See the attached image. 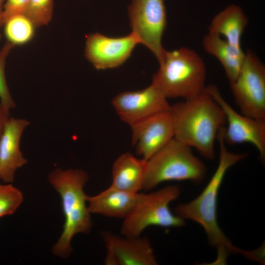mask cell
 <instances>
[{
	"label": "cell",
	"instance_id": "cell-1",
	"mask_svg": "<svg viewBox=\"0 0 265 265\" xmlns=\"http://www.w3.org/2000/svg\"><path fill=\"white\" fill-rule=\"evenodd\" d=\"M223 127L217 136L219 146L218 164L210 181L196 198L189 202L180 204L174 209V213L184 220H190L199 224L204 230L209 243L216 248V263L225 264L231 253L243 250L233 246L218 225L217 218L218 193L227 170L246 157L244 153H234L226 147L223 136Z\"/></svg>",
	"mask_w": 265,
	"mask_h": 265
},
{
	"label": "cell",
	"instance_id": "cell-2",
	"mask_svg": "<svg viewBox=\"0 0 265 265\" xmlns=\"http://www.w3.org/2000/svg\"><path fill=\"white\" fill-rule=\"evenodd\" d=\"M174 137L195 149L208 159L214 158V143L226 123L225 114L206 89L198 95L170 106Z\"/></svg>",
	"mask_w": 265,
	"mask_h": 265
},
{
	"label": "cell",
	"instance_id": "cell-3",
	"mask_svg": "<svg viewBox=\"0 0 265 265\" xmlns=\"http://www.w3.org/2000/svg\"><path fill=\"white\" fill-rule=\"evenodd\" d=\"M48 179L60 196L65 218L62 232L52 251L58 257L66 258L72 252L74 237L80 233H88L93 226L84 191L89 176L81 169L56 168L49 174Z\"/></svg>",
	"mask_w": 265,
	"mask_h": 265
},
{
	"label": "cell",
	"instance_id": "cell-4",
	"mask_svg": "<svg viewBox=\"0 0 265 265\" xmlns=\"http://www.w3.org/2000/svg\"><path fill=\"white\" fill-rule=\"evenodd\" d=\"M152 83L167 98L191 99L206 89V67L202 57L186 47L165 50Z\"/></svg>",
	"mask_w": 265,
	"mask_h": 265
},
{
	"label": "cell",
	"instance_id": "cell-5",
	"mask_svg": "<svg viewBox=\"0 0 265 265\" xmlns=\"http://www.w3.org/2000/svg\"><path fill=\"white\" fill-rule=\"evenodd\" d=\"M207 169L192 148L173 138L147 160L142 189L151 190L167 181H190L196 185L205 179Z\"/></svg>",
	"mask_w": 265,
	"mask_h": 265
},
{
	"label": "cell",
	"instance_id": "cell-6",
	"mask_svg": "<svg viewBox=\"0 0 265 265\" xmlns=\"http://www.w3.org/2000/svg\"><path fill=\"white\" fill-rule=\"evenodd\" d=\"M181 193L180 187L168 186L159 190L143 193L130 214L125 218L121 227V233L125 237L140 236L151 226L163 228L180 227L185 221L170 209V204L176 200Z\"/></svg>",
	"mask_w": 265,
	"mask_h": 265
},
{
	"label": "cell",
	"instance_id": "cell-7",
	"mask_svg": "<svg viewBox=\"0 0 265 265\" xmlns=\"http://www.w3.org/2000/svg\"><path fill=\"white\" fill-rule=\"evenodd\" d=\"M229 83L242 114L265 121V66L252 51L245 53L238 76Z\"/></svg>",
	"mask_w": 265,
	"mask_h": 265
},
{
	"label": "cell",
	"instance_id": "cell-8",
	"mask_svg": "<svg viewBox=\"0 0 265 265\" xmlns=\"http://www.w3.org/2000/svg\"><path fill=\"white\" fill-rule=\"evenodd\" d=\"M128 14L132 32L159 61L165 51L161 43L167 22L164 0H132Z\"/></svg>",
	"mask_w": 265,
	"mask_h": 265
},
{
	"label": "cell",
	"instance_id": "cell-9",
	"mask_svg": "<svg viewBox=\"0 0 265 265\" xmlns=\"http://www.w3.org/2000/svg\"><path fill=\"white\" fill-rule=\"evenodd\" d=\"M206 89L222 109L227 126L223 128L225 143L236 145L249 143L258 151L261 159H265V121L255 119L237 112L223 98L214 85Z\"/></svg>",
	"mask_w": 265,
	"mask_h": 265
},
{
	"label": "cell",
	"instance_id": "cell-10",
	"mask_svg": "<svg viewBox=\"0 0 265 265\" xmlns=\"http://www.w3.org/2000/svg\"><path fill=\"white\" fill-rule=\"evenodd\" d=\"M120 118L130 127L156 114L169 109L167 98L152 83L137 91L120 93L112 100Z\"/></svg>",
	"mask_w": 265,
	"mask_h": 265
},
{
	"label": "cell",
	"instance_id": "cell-11",
	"mask_svg": "<svg viewBox=\"0 0 265 265\" xmlns=\"http://www.w3.org/2000/svg\"><path fill=\"white\" fill-rule=\"evenodd\" d=\"M139 43L132 32L119 37H107L99 33L90 34L86 36L85 55L97 69L116 68L128 59Z\"/></svg>",
	"mask_w": 265,
	"mask_h": 265
},
{
	"label": "cell",
	"instance_id": "cell-12",
	"mask_svg": "<svg viewBox=\"0 0 265 265\" xmlns=\"http://www.w3.org/2000/svg\"><path fill=\"white\" fill-rule=\"evenodd\" d=\"M130 127L132 144L135 147L136 153L145 160L174 137V122L170 108Z\"/></svg>",
	"mask_w": 265,
	"mask_h": 265
},
{
	"label": "cell",
	"instance_id": "cell-13",
	"mask_svg": "<svg viewBox=\"0 0 265 265\" xmlns=\"http://www.w3.org/2000/svg\"><path fill=\"white\" fill-rule=\"evenodd\" d=\"M106 248V265H157L153 248L148 238L141 236L121 237L110 232L102 234Z\"/></svg>",
	"mask_w": 265,
	"mask_h": 265
},
{
	"label": "cell",
	"instance_id": "cell-14",
	"mask_svg": "<svg viewBox=\"0 0 265 265\" xmlns=\"http://www.w3.org/2000/svg\"><path fill=\"white\" fill-rule=\"evenodd\" d=\"M26 119L10 117L0 139V180L13 182L16 170L27 160L20 148V142L25 129L29 125Z\"/></svg>",
	"mask_w": 265,
	"mask_h": 265
},
{
	"label": "cell",
	"instance_id": "cell-15",
	"mask_svg": "<svg viewBox=\"0 0 265 265\" xmlns=\"http://www.w3.org/2000/svg\"><path fill=\"white\" fill-rule=\"evenodd\" d=\"M142 194L124 191L109 186L96 195H86V199L91 213L124 219L137 204Z\"/></svg>",
	"mask_w": 265,
	"mask_h": 265
},
{
	"label": "cell",
	"instance_id": "cell-16",
	"mask_svg": "<svg viewBox=\"0 0 265 265\" xmlns=\"http://www.w3.org/2000/svg\"><path fill=\"white\" fill-rule=\"evenodd\" d=\"M147 160L138 159L130 153L122 154L114 161L110 186L132 193L139 192L142 185Z\"/></svg>",
	"mask_w": 265,
	"mask_h": 265
},
{
	"label": "cell",
	"instance_id": "cell-17",
	"mask_svg": "<svg viewBox=\"0 0 265 265\" xmlns=\"http://www.w3.org/2000/svg\"><path fill=\"white\" fill-rule=\"evenodd\" d=\"M248 19L238 5L230 4L215 15L211 22L209 32L223 36L231 45L238 49Z\"/></svg>",
	"mask_w": 265,
	"mask_h": 265
},
{
	"label": "cell",
	"instance_id": "cell-18",
	"mask_svg": "<svg viewBox=\"0 0 265 265\" xmlns=\"http://www.w3.org/2000/svg\"><path fill=\"white\" fill-rule=\"evenodd\" d=\"M202 45L205 51L221 63L229 81L235 80L239 72L245 53L231 45L221 36L210 32L203 37Z\"/></svg>",
	"mask_w": 265,
	"mask_h": 265
},
{
	"label": "cell",
	"instance_id": "cell-19",
	"mask_svg": "<svg viewBox=\"0 0 265 265\" xmlns=\"http://www.w3.org/2000/svg\"><path fill=\"white\" fill-rule=\"evenodd\" d=\"M4 33L7 41L13 46H21L30 42L36 27L25 14L13 15L4 23Z\"/></svg>",
	"mask_w": 265,
	"mask_h": 265
},
{
	"label": "cell",
	"instance_id": "cell-20",
	"mask_svg": "<svg viewBox=\"0 0 265 265\" xmlns=\"http://www.w3.org/2000/svg\"><path fill=\"white\" fill-rule=\"evenodd\" d=\"M53 0H29L25 14L37 27L46 26L53 13Z\"/></svg>",
	"mask_w": 265,
	"mask_h": 265
},
{
	"label": "cell",
	"instance_id": "cell-21",
	"mask_svg": "<svg viewBox=\"0 0 265 265\" xmlns=\"http://www.w3.org/2000/svg\"><path fill=\"white\" fill-rule=\"evenodd\" d=\"M23 201L22 192L10 183L0 184V218L13 214Z\"/></svg>",
	"mask_w": 265,
	"mask_h": 265
},
{
	"label": "cell",
	"instance_id": "cell-22",
	"mask_svg": "<svg viewBox=\"0 0 265 265\" xmlns=\"http://www.w3.org/2000/svg\"><path fill=\"white\" fill-rule=\"evenodd\" d=\"M14 47L7 41L0 50V99L4 107L9 111L15 106V104L7 84L5 66L6 57Z\"/></svg>",
	"mask_w": 265,
	"mask_h": 265
},
{
	"label": "cell",
	"instance_id": "cell-23",
	"mask_svg": "<svg viewBox=\"0 0 265 265\" xmlns=\"http://www.w3.org/2000/svg\"><path fill=\"white\" fill-rule=\"evenodd\" d=\"M29 0H6L0 16V28L9 17L17 14H24Z\"/></svg>",
	"mask_w": 265,
	"mask_h": 265
},
{
	"label": "cell",
	"instance_id": "cell-24",
	"mask_svg": "<svg viewBox=\"0 0 265 265\" xmlns=\"http://www.w3.org/2000/svg\"><path fill=\"white\" fill-rule=\"evenodd\" d=\"M9 111L4 107L0 99V139L10 118Z\"/></svg>",
	"mask_w": 265,
	"mask_h": 265
},
{
	"label": "cell",
	"instance_id": "cell-25",
	"mask_svg": "<svg viewBox=\"0 0 265 265\" xmlns=\"http://www.w3.org/2000/svg\"><path fill=\"white\" fill-rule=\"evenodd\" d=\"M6 0H0V16L2 12L4 4Z\"/></svg>",
	"mask_w": 265,
	"mask_h": 265
},
{
	"label": "cell",
	"instance_id": "cell-26",
	"mask_svg": "<svg viewBox=\"0 0 265 265\" xmlns=\"http://www.w3.org/2000/svg\"><path fill=\"white\" fill-rule=\"evenodd\" d=\"M0 38H1V34L0 33Z\"/></svg>",
	"mask_w": 265,
	"mask_h": 265
}]
</instances>
